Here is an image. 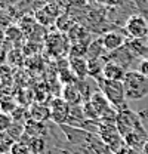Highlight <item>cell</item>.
Segmentation results:
<instances>
[{"label": "cell", "instance_id": "obj_5", "mask_svg": "<svg viewBox=\"0 0 148 154\" xmlns=\"http://www.w3.org/2000/svg\"><path fill=\"white\" fill-rule=\"evenodd\" d=\"M107 59L116 62V64H119V65H122V67L126 68L128 71H132V70H135V62H136L138 57L132 52V49H130L129 46H128V43H126L123 48H120V49H117V51L108 54V55H107Z\"/></svg>", "mask_w": 148, "mask_h": 154}, {"label": "cell", "instance_id": "obj_3", "mask_svg": "<svg viewBox=\"0 0 148 154\" xmlns=\"http://www.w3.org/2000/svg\"><path fill=\"white\" fill-rule=\"evenodd\" d=\"M70 48H71V42L67 34L55 31L54 34H48L45 40V51L49 57H52L55 61L65 58L70 55Z\"/></svg>", "mask_w": 148, "mask_h": 154}, {"label": "cell", "instance_id": "obj_26", "mask_svg": "<svg viewBox=\"0 0 148 154\" xmlns=\"http://www.w3.org/2000/svg\"><path fill=\"white\" fill-rule=\"evenodd\" d=\"M64 154H67V153H64Z\"/></svg>", "mask_w": 148, "mask_h": 154}, {"label": "cell", "instance_id": "obj_4", "mask_svg": "<svg viewBox=\"0 0 148 154\" xmlns=\"http://www.w3.org/2000/svg\"><path fill=\"white\" fill-rule=\"evenodd\" d=\"M125 33L128 34L129 40L144 38L148 34V21L141 14H133L126 19Z\"/></svg>", "mask_w": 148, "mask_h": 154}, {"label": "cell", "instance_id": "obj_18", "mask_svg": "<svg viewBox=\"0 0 148 154\" xmlns=\"http://www.w3.org/2000/svg\"><path fill=\"white\" fill-rule=\"evenodd\" d=\"M9 154H33L31 153V148L28 147V144L25 142H15L14 147L11 148V153Z\"/></svg>", "mask_w": 148, "mask_h": 154}, {"label": "cell", "instance_id": "obj_11", "mask_svg": "<svg viewBox=\"0 0 148 154\" xmlns=\"http://www.w3.org/2000/svg\"><path fill=\"white\" fill-rule=\"evenodd\" d=\"M70 70L74 73L76 79H88L89 77V65L88 58H68Z\"/></svg>", "mask_w": 148, "mask_h": 154}, {"label": "cell", "instance_id": "obj_23", "mask_svg": "<svg viewBox=\"0 0 148 154\" xmlns=\"http://www.w3.org/2000/svg\"><path fill=\"white\" fill-rule=\"evenodd\" d=\"M54 2H55L61 9H62V8H67V9H68V8H70V5L73 3V0H54Z\"/></svg>", "mask_w": 148, "mask_h": 154}, {"label": "cell", "instance_id": "obj_15", "mask_svg": "<svg viewBox=\"0 0 148 154\" xmlns=\"http://www.w3.org/2000/svg\"><path fill=\"white\" fill-rule=\"evenodd\" d=\"M14 144H15V141L6 132L0 134V154H9L11 153V148L14 147Z\"/></svg>", "mask_w": 148, "mask_h": 154}, {"label": "cell", "instance_id": "obj_7", "mask_svg": "<svg viewBox=\"0 0 148 154\" xmlns=\"http://www.w3.org/2000/svg\"><path fill=\"white\" fill-rule=\"evenodd\" d=\"M102 45L104 48L107 49V52L111 54L120 48H123L126 43H128V36L120 33L119 30H110V31H105L102 34Z\"/></svg>", "mask_w": 148, "mask_h": 154}, {"label": "cell", "instance_id": "obj_25", "mask_svg": "<svg viewBox=\"0 0 148 154\" xmlns=\"http://www.w3.org/2000/svg\"><path fill=\"white\" fill-rule=\"evenodd\" d=\"M142 153H144V154H148V141H147V144L144 145V150H142Z\"/></svg>", "mask_w": 148, "mask_h": 154}, {"label": "cell", "instance_id": "obj_12", "mask_svg": "<svg viewBox=\"0 0 148 154\" xmlns=\"http://www.w3.org/2000/svg\"><path fill=\"white\" fill-rule=\"evenodd\" d=\"M108 52L102 45V38H93L92 43L88 48V59H99V58H107Z\"/></svg>", "mask_w": 148, "mask_h": 154}, {"label": "cell", "instance_id": "obj_8", "mask_svg": "<svg viewBox=\"0 0 148 154\" xmlns=\"http://www.w3.org/2000/svg\"><path fill=\"white\" fill-rule=\"evenodd\" d=\"M28 114L31 120H36L40 123H46L49 120H52V113H51V107L45 102H33L30 104V108H28Z\"/></svg>", "mask_w": 148, "mask_h": 154}, {"label": "cell", "instance_id": "obj_6", "mask_svg": "<svg viewBox=\"0 0 148 154\" xmlns=\"http://www.w3.org/2000/svg\"><path fill=\"white\" fill-rule=\"evenodd\" d=\"M51 113H52V122L56 126H62L67 123L68 116H70V104L64 101L62 96H55L51 104Z\"/></svg>", "mask_w": 148, "mask_h": 154}, {"label": "cell", "instance_id": "obj_16", "mask_svg": "<svg viewBox=\"0 0 148 154\" xmlns=\"http://www.w3.org/2000/svg\"><path fill=\"white\" fill-rule=\"evenodd\" d=\"M83 113L86 116V119L88 120H91V122H99V114H98V111H96V108L92 105V102L91 101H86V102H83Z\"/></svg>", "mask_w": 148, "mask_h": 154}, {"label": "cell", "instance_id": "obj_1", "mask_svg": "<svg viewBox=\"0 0 148 154\" xmlns=\"http://www.w3.org/2000/svg\"><path fill=\"white\" fill-rule=\"evenodd\" d=\"M99 91L107 96V99L113 104V107L117 111H123L128 107V99H126V92L123 82H114V80H107L104 77H99L95 80Z\"/></svg>", "mask_w": 148, "mask_h": 154}, {"label": "cell", "instance_id": "obj_19", "mask_svg": "<svg viewBox=\"0 0 148 154\" xmlns=\"http://www.w3.org/2000/svg\"><path fill=\"white\" fill-rule=\"evenodd\" d=\"M136 114L139 116L141 123H142V126H144L145 132L148 134V105H144V107L138 108V110H136Z\"/></svg>", "mask_w": 148, "mask_h": 154}, {"label": "cell", "instance_id": "obj_10", "mask_svg": "<svg viewBox=\"0 0 148 154\" xmlns=\"http://www.w3.org/2000/svg\"><path fill=\"white\" fill-rule=\"evenodd\" d=\"M61 96L64 98L65 102H68L70 105H83L85 99L80 94L76 82L71 83V85H65L62 86V91H61Z\"/></svg>", "mask_w": 148, "mask_h": 154}, {"label": "cell", "instance_id": "obj_20", "mask_svg": "<svg viewBox=\"0 0 148 154\" xmlns=\"http://www.w3.org/2000/svg\"><path fill=\"white\" fill-rule=\"evenodd\" d=\"M136 71H139L142 76L148 77V59H141V62H139Z\"/></svg>", "mask_w": 148, "mask_h": 154}, {"label": "cell", "instance_id": "obj_24", "mask_svg": "<svg viewBox=\"0 0 148 154\" xmlns=\"http://www.w3.org/2000/svg\"><path fill=\"white\" fill-rule=\"evenodd\" d=\"M19 2H22V0H6V3L9 6H15V5H18Z\"/></svg>", "mask_w": 148, "mask_h": 154}, {"label": "cell", "instance_id": "obj_22", "mask_svg": "<svg viewBox=\"0 0 148 154\" xmlns=\"http://www.w3.org/2000/svg\"><path fill=\"white\" fill-rule=\"evenodd\" d=\"M119 154H144V153H142L141 150H135V148H130V147L126 145V147H125Z\"/></svg>", "mask_w": 148, "mask_h": 154}, {"label": "cell", "instance_id": "obj_17", "mask_svg": "<svg viewBox=\"0 0 148 154\" xmlns=\"http://www.w3.org/2000/svg\"><path fill=\"white\" fill-rule=\"evenodd\" d=\"M14 123V119L12 116L5 113V111H0V134L2 132H6Z\"/></svg>", "mask_w": 148, "mask_h": 154}, {"label": "cell", "instance_id": "obj_14", "mask_svg": "<svg viewBox=\"0 0 148 154\" xmlns=\"http://www.w3.org/2000/svg\"><path fill=\"white\" fill-rule=\"evenodd\" d=\"M22 37H24V34H22V31L19 30V27L11 25V27H8L6 31H5V40L9 42V43L14 45V46H15Z\"/></svg>", "mask_w": 148, "mask_h": 154}, {"label": "cell", "instance_id": "obj_13", "mask_svg": "<svg viewBox=\"0 0 148 154\" xmlns=\"http://www.w3.org/2000/svg\"><path fill=\"white\" fill-rule=\"evenodd\" d=\"M37 21L34 18V15H22L21 19H19V30L22 31V34H24V37H30L33 33H34V30L37 28Z\"/></svg>", "mask_w": 148, "mask_h": 154}, {"label": "cell", "instance_id": "obj_21", "mask_svg": "<svg viewBox=\"0 0 148 154\" xmlns=\"http://www.w3.org/2000/svg\"><path fill=\"white\" fill-rule=\"evenodd\" d=\"M8 55H9V52L5 49V46L2 45L0 46V67H3V64L8 61Z\"/></svg>", "mask_w": 148, "mask_h": 154}, {"label": "cell", "instance_id": "obj_2", "mask_svg": "<svg viewBox=\"0 0 148 154\" xmlns=\"http://www.w3.org/2000/svg\"><path fill=\"white\" fill-rule=\"evenodd\" d=\"M123 86L128 101H141L148 98V77L142 76L139 71H128L123 79Z\"/></svg>", "mask_w": 148, "mask_h": 154}, {"label": "cell", "instance_id": "obj_9", "mask_svg": "<svg viewBox=\"0 0 148 154\" xmlns=\"http://www.w3.org/2000/svg\"><path fill=\"white\" fill-rule=\"evenodd\" d=\"M126 73H128L126 68H123L122 65H119V64H116V62L107 59V62H105V65H104V70H102V77L107 79V80L123 82Z\"/></svg>", "mask_w": 148, "mask_h": 154}]
</instances>
